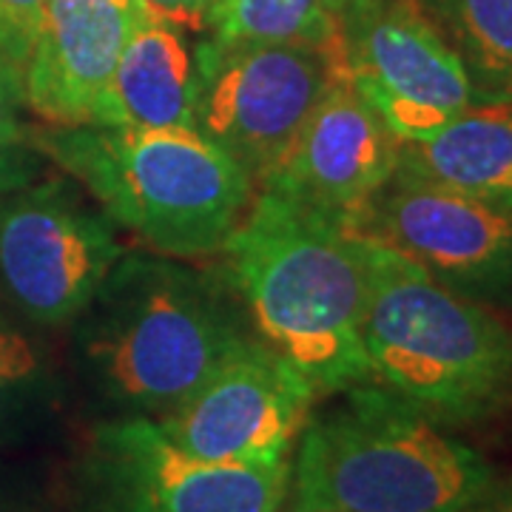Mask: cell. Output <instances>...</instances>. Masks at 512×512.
Segmentation results:
<instances>
[{
	"label": "cell",
	"mask_w": 512,
	"mask_h": 512,
	"mask_svg": "<svg viewBox=\"0 0 512 512\" xmlns=\"http://www.w3.org/2000/svg\"><path fill=\"white\" fill-rule=\"evenodd\" d=\"M29 143L143 251L220 256L254 200L251 174L197 128H32Z\"/></svg>",
	"instance_id": "277c9868"
},
{
	"label": "cell",
	"mask_w": 512,
	"mask_h": 512,
	"mask_svg": "<svg viewBox=\"0 0 512 512\" xmlns=\"http://www.w3.org/2000/svg\"><path fill=\"white\" fill-rule=\"evenodd\" d=\"M126 251L69 174H43L0 197V308L35 330L69 328Z\"/></svg>",
	"instance_id": "8992f818"
},
{
	"label": "cell",
	"mask_w": 512,
	"mask_h": 512,
	"mask_svg": "<svg viewBox=\"0 0 512 512\" xmlns=\"http://www.w3.org/2000/svg\"><path fill=\"white\" fill-rule=\"evenodd\" d=\"M399 168L512 211V106H478L424 143H402Z\"/></svg>",
	"instance_id": "9a60e30c"
},
{
	"label": "cell",
	"mask_w": 512,
	"mask_h": 512,
	"mask_svg": "<svg viewBox=\"0 0 512 512\" xmlns=\"http://www.w3.org/2000/svg\"><path fill=\"white\" fill-rule=\"evenodd\" d=\"M319 396L256 333L245 336L183 402L157 416L165 436L217 464H282Z\"/></svg>",
	"instance_id": "8fae6325"
},
{
	"label": "cell",
	"mask_w": 512,
	"mask_h": 512,
	"mask_svg": "<svg viewBox=\"0 0 512 512\" xmlns=\"http://www.w3.org/2000/svg\"><path fill=\"white\" fill-rule=\"evenodd\" d=\"M26 66L0 49V143H26L32 126H26Z\"/></svg>",
	"instance_id": "d6986e66"
},
{
	"label": "cell",
	"mask_w": 512,
	"mask_h": 512,
	"mask_svg": "<svg viewBox=\"0 0 512 512\" xmlns=\"http://www.w3.org/2000/svg\"><path fill=\"white\" fill-rule=\"evenodd\" d=\"M66 382L52 350L0 308V444L29 439L55 419Z\"/></svg>",
	"instance_id": "e0dca14e"
},
{
	"label": "cell",
	"mask_w": 512,
	"mask_h": 512,
	"mask_svg": "<svg viewBox=\"0 0 512 512\" xmlns=\"http://www.w3.org/2000/svg\"><path fill=\"white\" fill-rule=\"evenodd\" d=\"M251 333L222 262L126 251L69 325V359L106 419H157Z\"/></svg>",
	"instance_id": "6da1fadb"
},
{
	"label": "cell",
	"mask_w": 512,
	"mask_h": 512,
	"mask_svg": "<svg viewBox=\"0 0 512 512\" xmlns=\"http://www.w3.org/2000/svg\"><path fill=\"white\" fill-rule=\"evenodd\" d=\"M143 15L140 0H46L26 60V103L37 120L89 126Z\"/></svg>",
	"instance_id": "4fadbf2b"
},
{
	"label": "cell",
	"mask_w": 512,
	"mask_h": 512,
	"mask_svg": "<svg viewBox=\"0 0 512 512\" xmlns=\"http://www.w3.org/2000/svg\"><path fill=\"white\" fill-rule=\"evenodd\" d=\"M441 288L493 313H512V211L430 183L396 165L359 222Z\"/></svg>",
	"instance_id": "9c48e42d"
},
{
	"label": "cell",
	"mask_w": 512,
	"mask_h": 512,
	"mask_svg": "<svg viewBox=\"0 0 512 512\" xmlns=\"http://www.w3.org/2000/svg\"><path fill=\"white\" fill-rule=\"evenodd\" d=\"M473 512H512V478L504 484H495L493 493L487 495Z\"/></svg>",
	"instance_id": "603a6c76"
},
{
	"label": "cell",
	"mask_w": 512,
	"mask_h": 512,
	"mask_svg": "<svg viewBox=\"0 0 512 512\" xmlns=\"http://www.w3.org/2000/svg\"><path fill=\"white\" fill-rule=\"evenodd\" d=\"M342 69L399 143H424L476 109L461 60L416 0L348 3Z\"/></svg>",
	"instance_id": "30bf717a"
},
{
	"label": "cell",
	"mask_w": 512,
	"mask_h": 512,
	"mask_svg": "<svg viewBox=\"0 0 512 512\" xmlns=\"http://www.w3.org/2000/svg\"><path fill=\"white\" fill-rule=\"evenodd\" d=\"M279 512H305V510H279Z\"/></svg>",
	"instance_id": "d4e9b609"
},
{
	"label": "cell",
	"mask_w": 512,
	"mask_h": 512,
	"mask_svg": "<svg viewBox=\"0 0 512 512\" xmlns=\"http://www.w3.org/2000/svg\"><path fill=\"white\" fill-rule=\"evenodd\" d=\"M362 342L373 382L456 430L512 407V330L373 237H362Z\"/></svg>",
	"instance_id": "5b68a950"
},
{
	"label": "cell",
	"mask_w": 512,
	"mask_h": 512,
	"mask_svg": "<svg viewBox=\"0 0 512 512\" xmlns=\"http://www.w3.org/2000/svg\"><path fill=\"white\" fill-rule=\"evenodd\" d=\"M143 9L154 18L165 20L177 29H185L191 35L208 32V12L211 0H140Z\"/></svg>",
	"instance_id": "7402d4cb"
},
{
	"label": "cell",
	"mask_w": 512,
	"mask_h": 512,
	"mask_svg": "<svg viewBox=\"0 0 512 512\" xmlns=\"http://www.w3.org/2000/svg\"><path fill=\"white\" fill-rule=\"evenodd\" d=\"M345 0H211L208 32L220 46L342 43Z\"/></svg>",
	"instance_id": "ac0fdd59"
},
{
	"label": "cell",
	"mask_w": 512,
	"mask_h": 512,
	"mask_svg": "<svg viewBox=\"0 0 512 512\" xmlns=\"http://www.w3.org/2000/svg\"><path fill=\"white\" fill-rule=\"evenodd\" d=\"M220 259L256 339L291 362L319 399L373 382L362 342L367 274L359 234L256 191Z\"/></svg>",
	"instance_id": "7a4b0ae2"
},
{
	"label": "cell",
	"mask_w": 512,
	"mask_h": 512,
	"mask_svg": "<svg viewBox=\"0 0 512 512\" xmlns=\"http://www.w3.org/2000/svg\"><path fill=\"white\" fill-rule=\"evenodd\" d=\"M46 0H0V49L26 66Z\"/></svg>",
	"instance_id": "ffe728a7"
},
{
	"label": "cell",
	"mask_w": 512,
	"mask_h": 512,
	"mask_svg": "<svg viewBox=\"0 0 512 512\" xmlns=\"http://www.w3.org/2000/svg\"><path fill=\"white\" fill-rule=\"evenodd\" d=\"M399 146L348 74H339L256 191L285 197L356 234L370 200L399 165Z\"/></svg>",
	"instance_id": "7c38bea8"
},
{
	"label": "cell",
	"mask_w": 512,
	"mask_h": 512,
	"mask_svg": "<svg viewBox=\"0 0 512 512\" xmlns=\"http://www.w3.org/2000/svg\"><path fill=\"white\" fill-rule=\"evenodd\" d=\"M470 77L478 106H512V0H416Z\"/></svg>",
	"instance_id": "2e32d148"
},
{
	"label": "cell",
	"mask_w": 512,
	"mask_h": 512,
	"mask_svg": "<svg viewBox=\"0 0 512 512\" xmlns=\"http://www.w3.org/2000/svg\"><path fill=\"white\" fill-rule=\"evenodd\" d=\"M348 3H382V0H345V6Z\"/></svg>",
	"instance_id": "cb8c5ba5"
},
{
	"label": "cell",
	"mask_w": 512,
	"mask_h": 512,
	"mask_svg": "<svg viewBox=\"0 0 512 512\" xmlns=\"http://www.w3.org/2000/svg\"><path fill=\"white\" fill-rule=\"evenodd\" d=\"M291 453L285 510L473 512L495 467L379 382L325 396Z\"/></svg>",
	"instance_id": "3957f363"
},
{
	"label": "cell",
	"mask_w": 512,
	"mask_h": 512,
	"mask_svg": "<svg viewBox=\"0 0 512 512\" xmlns=\"http://www.w3.org/2000/svg\"><path fill=\"white\" fill-rule=\"evenodd\" d=\"M46 157L29 140L26 143H0V197L35 183L46 174Z\"/></svg>",
	"instance_id": "44dd1931"
},
{
	"label": "cell",
	"mask_w": 512,
	"mask_h": 512,
	"mask_svg": "<svg viewBox=\"0 0 512 512\" xmlns=\"http://www.w3.org/2000/svg\"><path fill=\"white\" fill-rule=\"evenodd\" d=\"M291 461L217 464L191 456L157 419H103L77 464V512H279Z\"/></svg>",
	"instance_id": "52a82bcc"
},
{
	"label": "cell",
	"mask_w": 512,
	"mask_h": 512,
	"mask_svg": "<svg viewBox=\"0 0 512 512\" xmlns=\"http://www.w3.org/2000/svg\"><path fill=\"white\" fill-rule=\"evenodd\" d=\"M200 37L143 15L89 126L194 128L202 89Z\"/></svg>",
	"instance_id": "5bb4252c"
},
{
	"label": "cell",
	"mask_w": 512,
	"mask_h": 512,
	"mask_svg": "<svg viewBox=\"0 0 512 512\" xmlns=\"http://www.w3.org/2000/svg\"><path fill=\"white\" fill-rule=\"evenodd\" d=\"M200 60L194 128L237 160L256 185L285 157L330 83L345 74L342 43L220 46L202 35Z\"/></svg>",
	"instance_id": "ba28073f"
}]
</instances>
